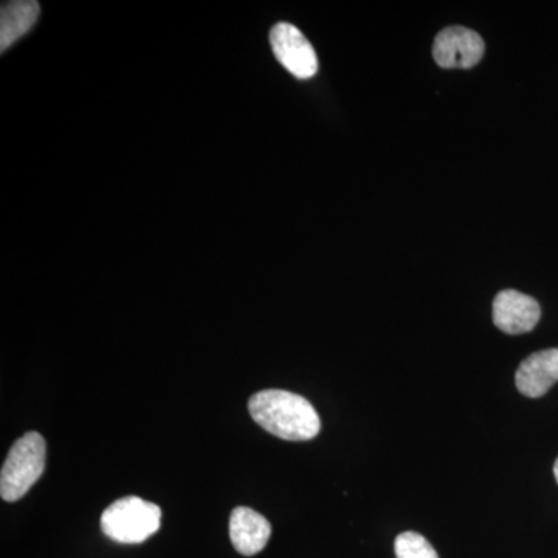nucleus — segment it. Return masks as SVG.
<instances>
[{"label":"nucleus","instance_id":"obj_7","mask_svg":"<svg viewBox=\"0 0 558 558\" xmlns=\"http://www.w3.org/2000/svg\"><path fill=\"white\" fill-rule=\"evenodd\" d=\"M558 381V348L534 352L517 369L515 385L521 395L537 399Z\"/></svg>","mask_w":558,"mask_h":558},{"label":"nucleus","instance_id":"obj_3","mask_svg":"<svg viewBox=\"0 0 558 558\" xmlns=\"http://www.w3.org/2000/svg\"><path fill=\"white\" fill-rule=\"evenodd\" d=\"M161 510L138 497L117 499L101 515L106 537L124 545H137L159 531Z\"/></svg>","mask_w":558,"mask_h":558},{"label":"nucleus","instance_id":"obj_2","mask_svg":"<svg viewBox=\"0 0 558 558\" xmlns=\"http://www.w3.org/2000/svg\"><path fill=\"white\" fill-rule=\"evenodd\" d=\"M46 470V439L39 433L22 436L11 447L0 472V495L7 502L20 501Z\"/></svg>","mask_w":558,"mask_h":558},{"label":"nucleus","instance_id":"obj_1","mask_svg":"<svg viewBox=\"0 0 558 558\" xmlns=\"http://www.w3.org/2000/svg\"><path fill=\"white\" fill-rule=\"evenodd\" d=\"M253 421L284 440H310L318 435L322 422L310 400L282 389H264L248 402Z\"/></svg>","mask_w":558,"mask_h":558},{"label":"nucleus","instance_id":"obj_11","mask_svg":"<svg viewBox=\"0 0 558 558\" xmlns=\"http://www.w3.org/2000/svg\"><path fill=\"white\" fill-rule=\"evenodd\" d=\"M554 476H556V480L558 483V458H557L556 464H554Z\"/></svg>","mask_w":558,"mask_h":558},{"label":"nucleus","instance_id":"obj_10","mask_svg":"<svg viewBox=\"0 0 558 558\" xmlns=\"http://www.w3.org/2000/svg\"><path fill=\"white\" fill-rule=\"evenodd\" d=\"M396 557L398 558H439L427 538L417 532H403L396 538Z\"/></svg>","mask_w":558,"mask_h":558},{"label":"nucleus","instance_id":"obj_5","mask_svg":"<svg viewBox=\"0 0 558 558\" xmlns=\"http://www.w3.org/2000/svg\"><path fill=\"white\" fill-rule=\"evenodd\" d=\"M484 50L486 47L478 33L449 27L436 36L433 57L442 69H472L483 60Z\"/></svg>","mask_w":558,"mask_h":558},{"label":"nucleus","instance_id":"obj_4","mask_svg":"<svg viewBox=\"0 0 558 558\" xmlns=\"http://www.w3.org/2000/svg\"><path fill=\"white\" fill-rule=\"evenodd\" d=\"M271 50L281 62L282 68L292 73L295 78L310 80L317 75L318 58L314 47L289 22H279L270 32Z\"/></svg>","mask_w":558,"mask_h":558},{"label":"nucleus","instance_id":"obj_6","mask_svg":"<svg viewBox=\"0 0 558 558\" xmlns=\"http://www.w3.org/2000/svg\"><path fill=\"white\" fill-rule=\"evenodd\" d=\"M542 317L538 301L519 290H502L494 301V323L509 336L531 332Z\"/></svg>","mask_w":558,"mask_h":558},{"label":"nucleus","instance_id":"obj_9","mask_svg":"<svg viewBox=\"0 0 558 558\" xmlns=\"http://www.w3.org/2000/svg\"><path fill=\"white\" fill-rule=\"evenodd\" d=\"M40 7L35 0L3 2L0 11V50L5 51L28 33L38 21Z\"/></svg>","mask_w":558,"mask_h":558},{"label":"nucleus","instance_id":"obj_8","mask_svg":"<svg viewBox=\"0 0 558 558\" xmlns=\"http://www.w3.org/2000/svg\"><path fill=\"white\" fill-rule=\"evenodd\" d=\"M230 538L242 556H256L266 548L271 526L266 517L250 508H236L230 515Z\"/></svg>","mask_w":558,"mask_h":558}]
</instances>
